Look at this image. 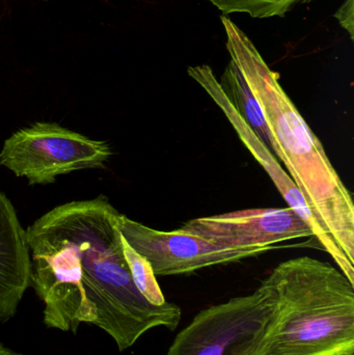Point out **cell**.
<instances>
[{"instance_id":"3957f363","label":"cell","mask_w":354,"mask_h":355,"mask_svg":"<svg viewBox=\"0 0 354 355\" xmlns=\"http://www.w3.org/2000/svg\"><path fill=\"white\" fill-rule=\"evenodd\" d=\"M262 283L276 317L257 355H353L354 285L332 264L299 257Z\"/></svg>"},{"instance_id":"9c48e42d","label":"cell","mask_w":354,"mask_h":355,"mask_svg":"<svg viewBox=\"0 0 354 355\" xmlns=\"http://www.w3.org/2000/svg\"><path fill=\"white\" fill-rule=\"evenodd\" d=\"M33 264L26 231L12 202L0 192V321L10 320L31 286Z\"/></svg>"},{"instance_id":"4fadbf2b","label":"cell","mask_w":354,"mask_h":355,"mask_svg":"<svg viewBox=\"0 0 354 355\" xmlns=\"http://www.w3.org/2000/svg\"><path fill=\"white\" fill-rule=\"evenodd\" d=\"M335 18L338 19L339 24L346 29L354 40V0H345L342 6L335 12Z\"/></svg>"},{"instance_id":"7c38bea8","label":"cell","mask_w":354,"mask_h":355,"mask_svg":"<svg viewBox=\"0 0 354 355\" xmlns=\"http://www.w3.org/2000/svg\"><path fill=\"white\" fill-rule=\"evenodd\" d=\"M222 10L224 16L234 12H245L251 18L284 17L294 6L314 0H208Z\"/></svg>"},{"instance_id":"ba28073f","label":"cell","mask_w":354,"mask_h":355,"mask_svg":"<svg viewBox=\"0 0 354 355\" xmlns=\"http://www.w3.org/2000/svg\"><path fill=\"white\" fill-rule=\"evenodd\" d=\"M183 231L200 236L224 248L269 246L313 237L314 232L290 207L235 211L191 219Z\"/></svg>"},{"instance_id":"7a4b0ae2","label":"cell","mask_w":354,"mask_h":355,"mask_svg":"<svg viewBox=\"0 0 354 355\" xmlns=\"http://www.w3.org/2000/svg\"><path fill=\"white\" fill-rule=\"evenodd\" d=\"M231 60L242 73L261 106L274 139V154L286 166L313 216L343 256L354 264V202L321 141L268 67L249 37L222 16Z\"/></svg>"},{"instance_id":"8992f818","label":"cell","mask_w":354,"mask_h":355,"mask_svg":"<svg viewBox=\"0 0 354 355\" xmlns=\"http://www.w3.org/2000/svg\"><path fill=\"white\" fill-rule=\"evenodd\" d=\"M118 229L129 245L151 264L156 277L186 275L215 265L240 262L270 250L297 248V245L224 248L200 236L187 233L179 227L164 232L152 229L143 223L118 217Z\"/></svg>"},{"instance_id":"30bf717a","label":"cell","mask_w":354,"mask_h":355,"mask_svg":"<svg viewBox=\"0 0 354 355\" xmlns=\"http://www.w3.org/2000/svg\"><path fill=\"white\" fill-rule=\"evenodd\" d=\"M220 81L222 91L243 120L255 131L259 139L272 151L276 147L259 102L245 81L242 73L232 60L229 62Z\"/></svg>"},{"instance_id":"8fae6325","label":"cell","mask_w":354,"mask_h":355,"mask_svg":"<svg viewBox=\"0 0 354 355\" xmlns=\"http://www.w3.org/2000/svg\"><path fill=\"white\" fill-rule=\"evenodd\" d=\"M123 252L129 267L131 277L141 295L154 306L168 304L162 293L151 264L143 256L135 252L122 236Z\"/></svg>"},{"instance_id":"277c9868","label":"cell","mask_w":354,"mask_h":355,"mask_svg":"<svg viewBox=\"0 0 354 355\" xmlns=\"http://www.w3.org/2000/svg\"><path fill=\"white\" fill-rule=\"evenodd\" d=\"M276 317V300L261 283L249 295L197 313L176 336L166 355H257Z\"/></svg>"},{"instance_id":"6da1fadb","label":"cell","mask_w":354,"mask_h":355,"mask_svg":"<svg viewBox=\"0 0 354 355\" xmlns=\"http://www.w3.org/2000/svg\"><path fill=\"white\" fill-rule=\"evenodd\" d=\"M120 215L99 196L55 207L26 230L31 286L45 304L46 327L76 334L81 323L94 324L97 316L91 302L131 277Z\"/></svg>"},{"instance_id":"52a82bcc","label":"cell","mask_w":354,"mask_h":355,"mask_svg":"<svg viewBox=\"0 0 354 355\" xmlns=\"http://www.w3.org/2000/svg\"><path fill=\"white\" fill-rule=\"evenodd\" d=\"M187 73L193 80L197 81L205 89L206 93L213 100L214 103L224 112V116L238 135L239 139L245 144L251 155L259 162L260 166L272 178L274 185L276 186L284 200L288 202V207H290L303 220L310 225L312 231L314 232L315 239L319 244V248L326 250L332 257L333 260L338 265V268L346 275L351 283L354 284V264H351L343 256L332 238L324 232L320 223L316 220L310 211L305 198L297 188V184L285 172V170H283L276 155L272 153L269 148L259 139L255 131L243 120L242 116L231 103L230 100L222 91L220 81L214 75L211 67L208 64L189 67L187 69Z\"/></svg>"},{"instance_id":"5bb4252c","label":"cell","mask_w":354,"mask_h":355,"mask_svg":"<svg viewBox=\"0 0 354 355\" xmlns=\"http://www.w3.org/2000/svg\"><path fill=\"white\" fill-rule=\"evenodd\" d=\"M0 355H25L20 354V352H15V350L10 349V348L6 347L3 344L0 343Z\"/></svg>"},{"instance_id":"5b68a950","label":"cell","mask_w":354,"mask_h":355,"mask_svg":"<svg viewBox=\"0 0 354 355\" xmlns=\"http://www.w3.org/2000/svg\"><path fill=\"white\" fill-rule=\"evenodd\" d=\"M105 141L89 139L55 123H35L10 135L0 151V166L29 185L53 183L56 177L103 168L112 156Z\"/></svg>"},{"instance_id":"9a60e30c","label":"cell","mask_w":354,"mask_h":355,"mask_svg":"<svg viewBox=\"0 0 354 355\" xmlns=\"http://www.w3.org/2000/svg\"><path fill=\"white\" fill-rule=\"evenodd\" d=\"M43 1H47V0H43Z\"/></svg>"}]
</instances>
